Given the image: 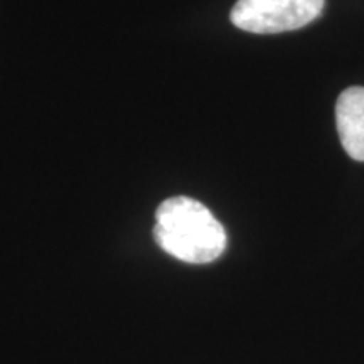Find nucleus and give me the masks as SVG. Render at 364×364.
I'll return each instance as SVG.
<instances>
[{"instance_id": "f257e3e1", "label": "nucleus", "mask_w": 364, "mask_h": 364, "mask_svg": "<svg viewBox=\"0 0 364 364\" xmlns=\"http://www.w3.org/2000/svg\"><path fill=\"white\" fill-rule=\"evenodd\" d=\"M154 238L177 260L204 265L220 258L226 231L203 203L186 196L166 199L156 213Z\"/></svg>"}, {"instance_id": "f03ea898", "label": "nucleus", "mask_w": 364, "mask_h": 364, "mask_svg": "<svg viewBox=\"0 0 364 364\" xmlns=\"http://www.w3.org/2000/svg\"><path fill=\"white\" fill-rule=\"evenodd\" d=\"M326 0H238L231 22L253 34H279L311 24L324 11Z\"/></svg>"}, {"instance_id": "7ed1b4c3", "label": "nucleus", "mask_w": 364, "mask_h": 364, "mask_svg": "<svg viewBox=\"0 0 364 364\" xmlns=\"http://www.w3.org/2000/svg\"><path fill=\"white\" fill-rule=\"evenodd\" d=\"M336 125L349 157L364 162V88H346L336 103Z\"/></svg>"}]
</instances>
